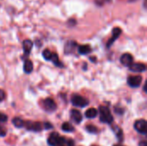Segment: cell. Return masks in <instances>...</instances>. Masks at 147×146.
Wrapping results in <instances>:
<instances>
[{"label":"cell","instance_id":"6da1fadb","mask_svg":"<svg viewBox=\"0 0 147 146\" xmlns=\"http://www.w3.org/2000/svg\"><path fill=\"white\" fill-rule=\"evenodd\" d=\"M99 114H100V120L103 123L111 124L114 120L111 112L107 107L101 106L99 108Z\"/></svg>","mask_w":147,"mask_h":146},{"label":"cell","instance_id":"7a4b0ae2","mask_svg":"<svg viewBox=\"0 0 147 146\" xmlns=\"http://www.w3.org/2000/svg\"><path fill=\"white\" fill-rule=\"evenodd\" d=\"M65 142V138L60 137L57 133H53L49 136L47 139V143L50 146H58V145H64Z\"/></svg>","mask_w":147,"mask_h":146},{"label":"cell","instance_id":"3957f363","mask_svg":"<svg viewBox=\"0 0 147 146\" xmlns=\"http://www.w3.org/2000/svg\"><path fill=\"white\" fill-rule=\"evenodd\" d=\"M71 103L76 106V107H80V108H84L89 104V101L85 98H84L81 96L78 95H74L71 98Z\"/></svg>","mask_w":147,"mask_h":146},{"label":"cell","instance_id":"277c9868","mask_svg":"<svg viewBox=\"0 0 147 146\" xmlns=\"http://www.w3.org/2000/svg\"><path fill=\"white\" fill-rule=\"evenodd\" d=\"M135 130L142 134H146L147 132V123L145 120H139L134 124Z\"/></svg>","mask_w":147,"mask_h":146},{"label":"cell","instance_id":"5b68a950","mask_svg":"<svg viewBox=\"0 0 147 146\" xmlns=\"http://www.w3.org/2000/svg\"><path fill=\"white\" fill-rule=\"evenodd\" d=\"M24 126L28 130L34 131V132H40L42 129V125L40 122H30L27 121L24 122Z\"/></svg>","mask_w":147,"mask_h":146},{"label":"cell","instance_id":"8992f818","mask_svg":"<svg viewBox=\"0 0 147 146\" xmlns=\"http://www.w3.org/2000/svg\"><path fill=\"white\" fill-rule=\"evenodd\" d=\"M121 29L120 28H115L113 30H112V37L109 40L108 43H107V46L108 47H110L112 46V44L119 38V36L121 35Z\"/></svg>","mask_w":147,"mask_h":146},{"label":"cell","instance_id":"52a82bcc","mask_svg":"<svg viewBox=\"0 0 147 146\" xmlns=\"http://www.w3.org/2000/svg\"><path fill=\"white\" fill-rule=\"evenodd\" d=\"M141 82H142V77L140 76H130L127 79L128 84L133 88L139 87Z\"/></svg>","mask_w":147,"mask_h":146},{"label":"cell","instance_id":"ba28073f","mask_svg":"<svg viewBox=\"0 0 147 146\" xmlns=\"http://www.w3.org/2000/svg\"><path fill=\"white\" fill-rule=\"evenodd\" d=\"M43 107L45 108L46 110L53 112V111H54V110L56 109L57 105H56L55 102H54L53 99H51V98H47V99H45L44 102H43Z\"/></svg>","mask_w":147,"mask_h":146},{"label":"cell","instance_id":"9c48e42d","mask_svg":"<svg viewBox=\"0 0 147 146\" xmlns=\"http://www.w3.org/2000/svg\"><path fill=\"white\" fill-rule=\"evenodd\" d=\"M121 62L125 66H130L134 63V58L130 53H124L121 57Z\"/></svg>","mask_w":147,"mask_h":146},{"label":"cell","instance_id":"30bf717a","mask_svg":"<svg viewBox=\"0 0 147 146\" xmlns=\"http://www.w3.org/2000/svg\"><path fill=\"white\" fill-rule=\"evenodd\" d=\"M130 71H135V72H143L146 70V65L142 64V63H133L130 66H129Z\"/></svg>","mask_w":147,"mask_h":146},{"label":"cell","instance_id":"8fae6325","mask_svg":"<svg viewBox=\"0 0 147 146\" xmlns=\"http://www.w3.org/2000/svg\"><path fill=\"white\" fill-rule=\"evenodd\" d=\"M33 47V42L30 40H25L22 42V48L26 54H28L31 52V49Z\"/></svg>","mask_w":147,"mask_h":146},{"label":"cell","instance_id":"7c38bea8","mask_svg":"<svg viewBox=\"0 0 147 146\" xmlns=\"http://www.w3.org/2000/svg\"><path fill=\"white\" fill-rule=\"evenodd\" d=\"M71 115L72 120L76 122V123H80L82 121V114L79 111L76 110V109H72L71 111Z\"/></svg>","mask_w":147,"mask_h":146},{"label":"cell","instance_id":"4fadbf2b","mask_svg":"<svg viewBox=\"0 0 147 146\" xmlns=\"http://www.w3.org/2000/svg\"><path fill=\"white\" fill-rule=\"evenodd\" d=\"M91 52V47L90 46V45H82L80 46H78V52L80 54H89Z\"/></svg>","mask_w":147,"mask_h":146},{"label":"cell","instance_id":"5bb4252c","mask_svg":"<svg viewBox=\"0 0 147 146\" xmlns=\"http://www.w3.org/2000/svg\"><path fill=\"white\" fill-rule=\"evenodd\" d=\"M33 68H34V65H33V63L31 60H26L24 62V66H23V69H24V71L26 73H30L32 72L33 71Z\"/></svg>","mask_w":147,"mask_h":146},{"label":"cell","instance_id":"9a60e30c","mask_svg":"<svg viewBox=\"0 0 147 146\" xmlns=\"http://www.w3.org/2000/svg\"><path fill=\"white\" fill-rule=\"evenodd\" d=\"M85 116L88 119H93L97 116V110L96 108H89L85 112Z\"/></svg>","mask_w":147,"mask_h":146},{"label":"cell","instance_id":"2e32d148","mask_svg":"<svg viewBox=\"0 0 147 146\" xmlns=\"http://www.w3.org/2000/svg\"><path fill=\"white\" fill-rule=\"evenodd\" d=\"M12 123H13V125H14L16 127H18V128L22 127V126H24V121H23L22 119L17 118V117H16V118H14V119L12 120Z\"/></svg>","mask_w":147,"mask_h":146},{"label":"cell","instance_id":"e0dca14e","mask_svg":"<svg viewBox=\"0 0 147 146\" xmlns=\"http://www.w3.org/2000/svg\"><path fill=\"white\" fill-rule=\"evenodd\" d=\"M62 130L65 131V132H67V133H71V132L74 131V127L69 122H65L62 125Z\"/></svg>","mask_w":147,"mask_h":146},{"label":"cell","instance_id":"ac0fdd59","mask_svg":"<svg viewBox=\"0 0 147 146\" xmlns=\"http://www.w3.org/2000/svg\"><path fill=\"white\" fill-rule=\"evenodd\" d=\"M50 60H52V61H53V63L55 65H57V66H62V64H61V62L59 61V57H58V55H57L56 53L53 52V54H52V58H51V59H50Z\"/></svg>","mask_w":147,"mask_h":146},{"label":"cell","instance_id":"d6986e66","mask_svg":"<svg viewBox=\"0 0 147 146\" xmlns=\"http://www.w3.org/2000/svg\"><path fill=\"white\" fill-rule=\"evenodd\" d=\"M52 54H53V52L51 51H49L48 49H46L42 52V56L46 60H50L52 58Z\"/></svg>","mask_w":147,"mask_h":146},{"label":"cell","instance_id":"ffe728a7","mask_svg":"<svg viewBox=\"0 0 147 146\" xmlns=\"http://www.w3.org/2000/svg\"><path fill=\"white\" fill-rule=\"evenodd\" d=\"M86 130L90 133H97V128L93 126V125H89L86 126Z\"/></svg>","mask_w":147,"mask_h":146},{"label":"cell","instance_id":"44dd1931","mask_svg":"<svg viewBox=\"0 0 147 146\" xmlns=\"http://www.w3.org/2000/svg\"><path fill=\"white\" fill-rule=\"evenodd\" d=\"M8 120V117L4 114H0V122H5Z\"/></svg>","mask_w":147,"mask_h":146},{"label":"cell","instance_id":"7402d4cb","mask_svg":"<svg viewBox=\"0 0 147 146\" xmlns=\"http://www.w3.org/2000/svg\"><path fill=\"white\" fill-rule=\"evenodd\" d=\"M4 97H5V94H4V92H3L2 89H0V102H1V101H3V100L4 99Z\"/></svg>","mask_w":147,"mask_h":146},{"label":"cell","instance_id":"603a6c76","mask_svg":"<svg viewBox=\"0 0 147 146\" xmlns=\"http://www.w3.org/2000/svg\"><path fill=\"white\" fill-rule=\"evenodd\" d=\"M44 127H45L46 129H50V128H52V127H53V126H52L50 123L47 122V123H45V124H44Z\"/></svg>","mask_w":147,"mask_h":146},{"label":"cell","instance_id":"cb8c5ba5","mask_svg":"<svg viewBox=\"0 0 147 146\" xmlns=\"http://www.w3.org/2000/svg\"><path fill=\"white\" fill-rule=\"evenodd\" d=\"M67 144H68V146H73V145H74V142H73L72 140H69V141L67 142Z\"/></svg>","mask_w":147,"mask_h":146},{"label":"cell","instance_id":"d4e9b609","mask_svg":"<svg viewBox=\"0 0 147 146\" xmlns=\"http://www.w3.org/2000/svg\"><path fill=\"white\" fill-rule=\"evenodd\" d=\"M140 146H147V143L146 141H142L140 143Z\"/></svg>","mask_w":147,"mask_h":146},{"label":"cell","instance_id":"484cf974","mask_svg":"<svg viewBox=\"0 0 147 146\" xmlns=\"http://www.w3.org/2000/svg\"><path fill=\"white\" fill-rule=\"evenodd\" d=\"M144 90H145V92H146V83L144 85Z\"/></svg>","mask_w":147,"mask_h":146},{"label":"cell","instance_id":"4316f807","mask_svg":"<svg viewBox=\"0 0 147 146\" xmlns=\"http://www.w3.org/2000/svg\"><path fill=\"white\" fill-rule=\"evenodd\" d=\"M115 146H121V145H115Z\"/></svg>","mask_w":147,"mask_h":146},{"label":"cell","instance_id":"83f0119b","mask_svg":"<svg viewBox=\"0 0 147 146\" xmlns=\"http://www.w3.org/2000/svg\"><path fill=\"white\" fill-rule=\"evenodd\" d=\"M58 146H65V145H58Z\"/></svg>","mask_w":147,"mask_h":146}]
</instances>
